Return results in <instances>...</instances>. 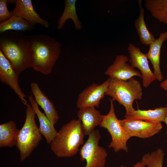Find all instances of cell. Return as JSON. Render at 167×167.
Masks as SVG:
<instances>
[{"mask_svg":"<svg viewBox=\"0 0 167 167\" xmlns=\"http://www.w3.org/2000/svg\"><path fill=\"white\" fill-rule=\"evenodd\" d=\"M164 155L163 150L159 148L150 154H145L141 161L147 167H162Z\"/></svg>","mask_w":167,"mask_h":167,"instance_id":"cb8c5ba5","label":"cell"},{"mask_svg":"<svg viewBox=\"0 0 167 167\" xmlns=\"http://www.w3.org/2000/svg\"><path fill=\"white\" fill-rule=\"evenodd\" d=\"M19 75L15 71L11 64L0 50V80L9 86L19 98L23 104L28 102L26 96L19 84Z\"/></svg>","mask_w":167,"mask_h":167,"instance_id":"30bf717a","label":"cell"},{"mask_svg":"<svg viewBox=\"0 0 167 167\" xmlns=\"http://www.w3.org/2000/svg\"><path fill=\"white\" fill-rule=\"evenodd\" d=\"M30 36L22 32L8 31L0 33V50L19 75L32 67Z\"/></svg>","mask_w":167,"mask_h":167,"instance_id":"6da1fadb","label":"cell"},{"mask_svg":"<svg viewBox=\"0 0 167 167\" xmlns=\"http://www.w3.org/2000/svg\"><path fill=\"white\" fill-rule=\"evenodd\" d=\"M77 116L81 122L85 135L88 136L95 130L96 127L101 125L103 118V115L94 107L79 109Z\"/></svg>","mask_w":167,"mask_h":167,"instance_id":"5bb4252c","label":"cell"},{"mask_svg":"<svg viewBox=\"0 0 167 167\" xmlns=\"http://www.w3.org/2000/svg\"><path fill=\"white\" fill-rule=\"evenodd\" d=\"M166 108L167 109V105L166 106ZM164 122L167 125V113L166 116L165 118V120Z\"/></svg>","mask_w":167,"mask_h":167,"instance_id":"83f0119b","label":"cell"},{"mask_svg":"<svg viewBox=\"0 0 167 167\" xmlns=\"http://www.w3.org/2000/svg\"><path fill=\"white\" fill-rule=\"evenodd\" d=\"M28 100L36 115L40 123L39 129L47 143L50 144L57 133L53 125L48 118L45 113L40 110L38 105L36 102L32 95H30Z\"/></svg>","mask_w":167,"mask_h":167,"instance_id":"e0dca14e","label":"cell"},{"mask_svg":"<svg viewBox=\"0 0 167 167\" xmlns=\"http://www.w3.org/2000/svg\"><path fill=\"white\" fill-rule=\"evenodd\" d=\"M129 60L125 55L117 56L113 63L108 67L105 74L110 78L122 80H127L135 76L142 78L139 72L127 63Z\"/></svg>","mask_w":167,"mask_h":167,"instance_id":"7c38bea8","label":"cell"},{"mask_svg":"<svg viewBox=\"0 0 167 167\" xmlns=\"http://www.w3.org/2000/svg\"><path fill=\"white\" fill-rule=\"evenodd\" d=\"M101 138L99 130H95L79 149L81 161L86 162L85 167L105 166L108 153L105 148L99 145Z\"/></svg>","mask_w":167,"mask_h":167,"instance_id":"8992f818","label":"cell"},{"mask_svg":"<svg viewBox=\"0 0 167 167\" xmlns=\"http://www.w3.org/2000/svg\"><path fill=\"white\" fill-rule=\"evenodd\" d=\"M76 0H65L64 9L58 22V29L61 30L66 22L69 19L72 20L76 30H80L82 28V24L76 12Z\"/></svg>","mask_w":167,"mask_h":167,"instance_id":"ffe728a7","label":"cell"},{"mask_svg":"<svg viewBox=\"0 0 167 167\" xmlns=\"http://www.w3.org/2000/svg\"><path fill=\"white\" fill-rule=\"evenodd\" d=\"M26 118L19 130L16 145L20 152V160L24 161L38 145L42 138L35 121L36 113L31 105H26Z\"/></svg>","mask_w":167,"mask_h":167,"instance_id":"5b68a950","label":"cell"},{"mask_svg":"<svg viewBox=\"0 0 167 167\" xmlns=\"http://www.w3.org/2000/svg\"><path fill=\"white\" fill-rule=\"evenodd\" d=\"M30 87L36 102L44 110L49 121L54 125L58 122L59 117L53 103L42 91L37 83L32 82Z\"/></svg>","mask_w":167,"mask_h":167,"instance_id":"9a60e30c","label":"cell"},{"mask_svg":"<svg viewBox=\"0 0 167 167\" xmlns=\"http://www.w3.org/2000/svg\"><path fill=\"white\" fill-rule=\"evenodd\" d=\"M110 80L109 78L100 85L93 83L79 95L76 102L79 109L88 107H98L105 95Z\"/></svg>","mask_w":167,"mask_h":167,"instance_id":"8fae6325","label":"cell"},{"mask_svg":"<svg viewBox=\"0 0 167 167\" xmlns=\"http://www.w3.org/2000/svg\"><path fill=\"white\" fill-rule=\"evenodd\" d=\"M121 167H127L124 165H122ZM132 167H147L141 161L136 163Z\"/></svg>","mask_w":167,"mask_h":167,"instance_id":"484cf974","label":"cell"},{"mask_svg":"<svg viewBox=\"0 0 167 167\" xmlns=\"http://www.w3.org/2000/svg\"><path fill=\"white\" fill-rule=\"evenodd\" d=\"M127 133L131 137L145 139L158 133L162 128L161 122L155 123L141 120H119Z\"/></svg>","mask_w":167,"mask_h":167,"instance_id":"ba28073f","label":"cell"},{"mask_svg":"<svg viewBox=\"0 0 167 167\" xmlns=\"http://www.w3.org/2000/svg\"><path fill=\"white\" fill-rule=\"evenodd\" d=\"M19 130L13 121L0 125V147L16 146Z\"/></svg>","mask_w":167,"mask_h":167,"instance_id":"d6986e66","label":"cell"},{"mask_svg":"<svg viewBox=\"0 0 167 167\" xmlns=\"http://www.w3.org/2000/svg\"><path fill=\"white\" fill-rule=\"evenodd\" d=\"M142 0H138L139 7V17L134 21L135 26L137 29L141 44L149 45L156 40L154 35L148 30L144 20V10L142 6Z\"/></svg>","mask_w":167,"mask_h":167,"instance_id":"44dd1931","label":"cell"},{"mask_svg":"<svg viewBox=\"0 0 167 167\" xmlns=\"http://www.w3.org/2000/svg\"><path fill=\"white\" fill-rule=\"evenodd\" d=\"M110 109L108 113L103 115L102 121L99 126L106 129L110 135L112 141L108 147L117 152L122 150L127 152V142L131 137L121 124L115 113L113 101L110 99Z\"/></svg>","mask_w":167,"mask_h":167,"instance_id":"52a82bcc","label":"cell"},{"mask_svg":"<svg viewBox=\"0 0 167 167\" xmlns=\"http://www.w3.org/2000/svg\"><path fill=\"white\" fill-rule=\"evenodd\" d=\"M8 0H0V22L2 23L8 20L13 15L8 10L7 3Z\"/></svg>","mask_w":167,"mask_h":167,"instance_id":"d4e9b609","label":"cell"},{"mask_svg":"<svg viewBox=\"0 0 167 167\" xmlns=\"http://www.w3.org/2000/svg\"><path fill=\"white\" fill-rule=\"evenodd\" d=\"M34 28L28 22L20 17L12 15L8 20L0 24V33L6 31H31Z\"/></svg>","mask_w":167,"mask_h":167,"instance_id":"603a6c76","label":"cell"},{"mask_svg":"<svg viewBox=\"0 0 167 167\" xmlns=\"http://www.w3.org/2000/svg\"><path fill=\"white\" fill-rule=\"evenodd\" d=\"M32 67L45 75L51 73L61 51V45L55 39L39 34L30 36Z\"/></svg>","mask_w":167,"mask_h":167,"instance_id":"7a4b0ae2","label":"cell"},{"mask_svg":"<svg viewBox=\"0 0 167 167\" xmlns=\"http://www.w3.org/2000/svg\"><path fill=\"white\" fill-rule=\"evenodd\" d=\"M85 135L81 122L73 119L63 125L50 144V148L59 158L74 156L84 143Z\"/></svg>","mask_w":167,"mask_h":167,"instance_id":"3957f363","label":"cell"},{"mask_svg":"<svg viewBox=\"0 0 167 167\" xmlns=\"http://www.w3.org/2000/svg\"><path fill=\"white\" fill-rule=\"evenodd\" d=\"M145 6L153 17L167 25V0H146Z\"/></svg>","mask_w":167,"mask_h":167,"instance_id":"7402d4cb","label":"cell"},{"mask_svg":"<svg viewBox=\"0 0 167 167\" xmlns=\"http://www.w3.org/2000/svg\"><path fill=\"white\" fill-rule=\"evenodd\" d=\"M105 95L123 106L125 114H127L135 110L133 106L134 101L142 99V88L140 82L133 78L126 81L110 78Z\"/></svg>","mask_w":167,"mask_h":167,"instance_id":"277c9868","label":"cell"},{"mask_svg":"<svg viewBox=\"0 0 167 167\" xmlns=\"http://www.w3.org/2000/svg\"><path fill=\"white\" fill-rule=\"evenodd\" d=\"M128 50L131 66L139 70L142 76L143 85L145 88L148 87L156 78L150 68L146 54L143 53L139 47L132 43L129 44Z\"/></svg>","mask_w":167,"mask_h":167,"instance_id":"9c48e42d","label":"cell"},{"mask_svg":"<svg viewBox=\"0 0 167 167\" xmlns=\"http://www.w3.org/2000/svg\"><path fill=\"white\" fill-rule=\"evenodd\" d=\"M167 113L166 107H159L154 109L142 110L139 109L125 114V119L141 120L155 123L164 122Z\"/></svg>","mask_w":167,"mask_h":167,"instance_id":"ac0fdd59","label":"cell"},{"mask_svg":"<svg viewBox=\"0 0 167 167\" xmlns=\"http://www.w3.org/2000/svg\"><path fill=\"white\" fill-rule=\"evenodd\" d=\"M14 1L15 7L11 11L13 15L24 19L34 27L39 24L45 28H49V23L41 18L35 10L31 0H15Z\"/></svg>","mask_w":167,"mask_h":167,"instance_id":"4fadbf2b","label":"cell"},{"mask_svg":"<svg viewBox=\"0 0 167 167\" xmlns=\"http://www.w3.org/2000/svg\"><path fill=\"white\" fill-rule=\"evenodd\" d=\"M160 86L162 88L167 91V78L161 83Z\"/></svg>","mask_w":167,"mask_h":167,"instance_id":"4316f807","label":"cell"},{"mask_svg":"<svg viewBox=\"0 0 167 167\" xmlns=\"http://www.w3.org/2000/svg\"><path fill=\"white\" fill-rule=\"evenodd\" d=\"M167 39V31L161 33L159 37L149 45L148 51L146 54L152 65L156 79L160 81L164 79L160 67L161 49L163 42Z\"/></svg>","mask_w":167,"mask_h":167,"instance_id":"2e32d148","label":"cell"}]
</instances>
